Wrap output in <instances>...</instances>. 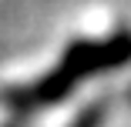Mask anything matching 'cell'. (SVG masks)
<instances>
[{"mask_svg":"<svg viewBox=\"0 0 131 127\" xmlns=\"http://www.w3.org/2000/svg\"><path fill=\"white\" fill-rule=\"evenodd\" d=\"M128 50V44H81V47H74L71 54L64 57V64L54 70V74H47V77L27 94V100H34V104H50V100H57L61 94H67V87L77 80V77H88V74L101 70V67H108L111 60H118L121 54Z\"/></svg>","mask_w":131,"mask_h":127,"instance_id":"cell-1","label":"cell"}]
</instances>
